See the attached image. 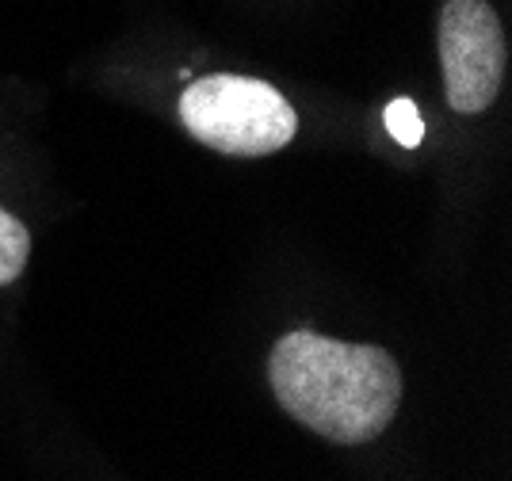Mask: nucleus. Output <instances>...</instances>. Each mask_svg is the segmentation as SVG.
<instances>
[{
  "label": "nucleus",
  "mask_w": 512,
  "mask_h": 481,
  "mask_svg": "<svg viewBox=\"0 0 512 481\" xmlns=\"http://www.w3.org/2000/svg\"><path fill=\"white\" fill-rule=\"evenodd\" d=\"M180 119L192 138L230 157H268L299 130V115L283 92L237 73H211L188 84Z\"/></svg>",
  "instance_id": "f03ea898"
},
{
  "label": "nucleus",
  "mask_w": 512,
  "mask_h": 481,
  "mask_svg": "<svg viewBox=\"0 0 512 481\" xmlns=\"http://www.w3.org/2000/svg\"><path fill=\"white\" fill-rule=\"evenodd\" d=\"M276 401L333 443H367L398 413L402 371L375 344H344L310 329L276 340L268 359Z\"/></svg>",
  "instance_id": "f257e3e1"
},
{
  "label": "nucleus",
  "mask_w": 512,
  "mask_h": 481,
  "mask_svg": "<svg viewBox=\"0 0 512 481\" xmlns=\"http://www.w3.org/2000/svg\"><path fill=\"white\" fill-rule=\"evenodd\" d=\"M27 256H31V233L23 230L20 218H12L0 207V287L20 279V272L27 268Z\"/></svg>",
  "instance_id": "20e7f679"
},
{
  "label": "nucleus",
  "mask_w": 512,
  "mask_h": 481,
  "mask_svg": "<svg viewBox=\"0 0 512 481\" xmlns=\"http://www.w3.org/2000/svg\"><path fill=\"white\" fill-rule=\"evenodd\" d=\"M386 130H390V138H394L398 146L417 149L421 138H425V119H421V111H417L413 100L398 96V100L386 104Z\"/></svg>",
  "instance_id": "39448f33"
},
{
  "label": "nucleus",
  "mask_w": 512,
  "mask_h": 481,
  "mask_svg": "<svg viewBox=\"0 0 512 481\" xmlns=\"http://www.w3.org/2000/svg\"><path fill=\"white\" fill-rule=\"evenodd\" d=\"M505 31L486 0H448L440 12V65L448 104L459 115H478L497 100L505 77Z\"/></svg>",
  "instance_id": "7ed1b4c3"
}]
</instances>
